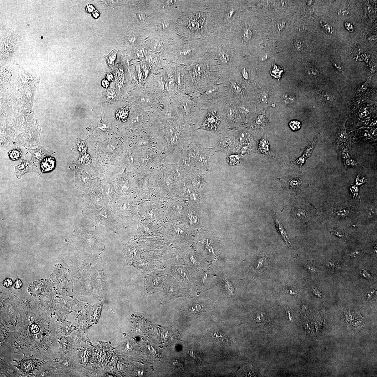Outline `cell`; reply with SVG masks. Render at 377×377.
Listing matches in <instances>:
<instances>
[{
	"label": "cell",
	"instance_id": "cell-21",
	"mask_svg": "<svg viewBox=\"0 0 377 377\" xmlns=\"http://www.w3.org/2000/svg\"><path fill=\"white\" fill-rule=\"evenodd\" d=\"M35 165L33 162L22 160L21 163L15 167L14 173L16 176L20 179L23 175L33 171L37 172L35 170L34 168ZM38 173V172H37Z\"/></svg>",
	"mask_w": 377,
	"mask_h": 377
},
{
	"label": "cell",
	"instance_id": "cell-53",
	"mask_svg": "<svg viewBox=\"0 0 377 377\" xmlns=\"http://www.w3.org/2000/svg\"><path fill=\"white\" fill-rule=\"evenodd\" d=\"M333 63L335 66H336V68L338 69H339L340 70L342 68V66L340 61H338V60L336 59H333Z\"/></svg>",
	"mask_w": 377,
	"mask_h": 377
},
{
	"label": "cell",
	"instance_id": "cell-16",
	"mask_svg": "<svg viewBox=\"0 0 377 377\" xmlns=\"http://www.w3.org/2000/svg\"><path fill=\"white\" fill-rule=\"evenodd\" d=\"M160 166L166 173L179 182H181L184 177L187 175L180 163L169 164L164 162Z\"/></svg>",
	"mask_w": 377,
	"mask_h": 377
},
{
	"label": "cell",
	"instance_id": "cell-40",
	"mask_svg": "<svg viewBox=\"0 0 377 377\" xmlns=\"http://www.w3.org/2000/svg\"><path fill=\"white\" fill-rule=\"evenodd\" d=\"M289 126L293 130H296L299 129L301 127V123L297 120H293L289 124Z\"/></svg>",
	"mask_w": 377,
	"mask_h": 377
},
{
	"label": "cell",
	"instance_id": "cell-50",
	"mask_svg": "<svg viewBox=\"0 0 377 377\" xmlns=\"http://www.w3.org/2000/svg\"><path fill=\"white\" fill-rule=\"evenodd\" d=\"M361 273L362 274L363 276L365 278L368 279H371L372 278V277L371 275L366 270H363L361 271Z\"/></svg>",
	"mask_w": 377,
	"mask_h": 377
},
{
	"label": "cell",
	"instance_id": "cell-15",
	"mask_svg": "<svg viewBox=\"0 0 377 377\" xmlns=\"http://www.w3.org/2000/svg\"><path fill=\"white\" fill-rule=\"evenodd\" d=\"M30 130L28 132L20 135L17 139V143L20 145L27 147H33L38 145L39 132Z\"/></svg>",
	"mask_w": 377,
	"mask_h": 377
},
{
	"label": "cell",
	"instance_id": "cell-25",
	"mask_svg": "<svg viewBox=\"0 0 377 377\" xmlns=\"http://www.w3.org/2000/svg\"><path fill=\"white\" fill-rule=\"evenodd\" d=\"M56 161L55 158L49 156L45 158L41 163L40 167L43 172L52 171L55 168Z\"/></svg>",
	"mask_w": 377,
	"mask_h": 377
},
{
	"label": "cell",
	"instance_id": "cell-54",
	"mask_svg": "<svg viewBox=\"0 0 377 377\" xmlns=\"http://www.w3.org/2000/svg\"><path fill=\"white\" fill-rule=\"evenodd\" d=\"M264 121L263 117L262 115H259L256 120V123L258 125H261Z\"/></svg>",
	"mask_w": 377,
	"mask_h": 377
},
{
	"label": "cell",
	"instance_id": "cell-24",
	"mask_svg": "<svg viewBox=\"0 0 377 377\" xmlns=\"http://www.w3.org/2000/svg\"><path fill=\"white\" fill-rule=\"evenodd\" d=\"M316 143L317 140L315 139L313 140L306 148L303 155L300 157L297 160L293 162V163L297 164L300 168H301L302 166L305 162L307 158H309L310 155H311L313 150L316 146Z\"/></svg>",
	"mask_w": 377,
	"mask_h": 377
},
{
	"label": "cell",
	"instance_id": "cell-31",
	"mask_svg": "<svg viewBox=\"0 0 377 377\" xmlns=\"http://www.w3.org/2000/svg\"><path fill=\"white\" fill-rule=\"evenodd\" d=\"M334 212L336 215L342 218H345L349 215V210L346 207H338L335 208Z\"/></svg>",
	"mask_w": 377,
	"mask_h": 377
},
{
	"label": "cell",
	"instance_id": "cell-33",
	"mask_svg": "<svg viewBox=\"0 0 377 377\" xmlns=\"http://www.w3.org/2000/svg\"><path fill=\"white\" fill-rule=\"evenodd\" d=\"M259 148L262 153L268 154L269 153V145L268 141L262 139L260 141Z\"/></svg>",
	"mask_w": 377,
	"mask_h": 377
},
{
	"label": "cell",
	"instance_id": "cell-23",
	"mask_svg": "<svg viewBox=\"0 0 377 377\" xmlns=\"http://www.w3.org/2000/svg\"><path fill=\"white\" fill-rule=\"evenodd\" d=\"M275 213H273V221L275 225V227L277 232L280 234V236L283 238V240L289 248H293L292 243L289 239V237L286 232L284 226L282 223L280 222L278 219L277 218Z\"/></svg>",
	"mask_w": 377,
	"mask_h": 377
},
{
	"label": "cell",
	"instance_id": "cell-4",
	"mask_svg": "<svg viewBox=\"0 0 377 377\" xmlns=\"http://www.w3.org/2000/svg\"><path fill=\"white\" fill-rule=\"evenodd\" d=\"M205 110H201L189 96L180 93L172 98L169 104L164 105L160 114L180 120L196 131L200 128L206 115Z\"/></svg>",
	"mask_w": 377,
	"mask_h": 377
},
{
	"label": "cell",
	"instance_id": "cell-2",
	"mask_svg": "<svg viewBox=\"0 0 377 377\" xmlns=\"http://www.w3.org/2000/svg\"><path fill=\"white\" fill-rule=\"evenodd\" d=\"M221 76L213 60L205 55L187 67L185 72V94L198 97L209 87L221 83Z\"/></svg>",
	"mask_w": 377,
	"mask_h": 377
},
{
	"label": "cell",
	"instance_id": "cell-38",
	"mask_svg": "<svg viewBox=\"0 0 377 377\" xmlns=\"http://www.w3.org/2000/svg\"><path fill=\"white\" fill-rule=\"evenodd\" d=\"M224 287L226 290L229 294L233 295L234 291V289L230 282L227 279L224 280Z\"/></svg>",
	"mask_w": 377,
	"mask_h": 377
},
{
	"label": "cell",
	"instance_id": "cell-9",
	"mask_svg": "<svg viewBox=\"0 0 377 377\" xmlns=\"http://www.w3.org/2000/svg\"><path fill=\"white\" fill-rule=\"evenodd\" d=\"M156 168L150 170H138L132 180L134 191L140 198H145L153 194V185Z\"/></svg>",
	"mask_w": 377,
	"mask_h": 377
},
{
	"label": "cell",
	"instance_id": "cell-8",
	"mask_svg": "<svg viewBox=\"0 0 377 377\" xmlns=\"http://www.w3.org/2000/svg\"><path fill=\"white\" fill-rule=\"evenodd\" d=\"M109 208L104 207L99 209H90L88 207L83 208V214L85 218L94 223L93 225L101 224L108 227L115 232L121 228H125L124 226L114 219Z\"/></svg>",
	"mask_w": 377,
	"mask_h": 377
},
{
	"label": "cell",
	"instance_id": "cell-17",
	"mask_svg": "<svg viewBox=\"0 0 377 377\" xmlns=\"http://www.w3.org/2000/svg\"><path fill=\"white\" fill-rule=\"evenodd\" d=\"M221 120V117L218 111L215 109L211 110H209L202 125L199 129L209 131L216 130Z\"/></svg>",
	"mask_w": 377,
	"mask_h": 377
},
{
	"label": "cell",
	"instance_id": "cell-34",
	"mask_svg": "<svg viewBox=\"0 0 377 377\" xmlns=\"http://www.w3.org/2000/svg\"><path fill=\"white\" fill-rule=\"evenodd\" d=\"M116 53L117 51L115 50H114L106 57L108 64L111 68H112L114 65V62L116 58Z\"/></svg>",
	"mask_w": 377,
	"mask_h": 377
},
{
	"label": "cell",
	"instance_id": "cell-10",
	"mask_svg": "<svg viewBox=\"0 0 377 377\" xmlns=\"http://www.w3.org/2000/svg\"><path fill=\"white\" fill-rule=\"evenodd\" d=\"M110 209L116 215L127 221H133L138 217V202L131 198L117 199Z\"/></svg>",
	"mask_w": 377,
	"mask_h": 377
},
{
	"label": "cell",
	"instance_id": "cell-63",
	"mask_svg": "<svg viewBox=\"0 0 377 377\" xmlns=\"http://www.w3.org/2000/svg\"><path fill=\"white\" fill-rule=\"evenodd\" d=\"M288 293L289 294H295V292H293V291L292 290L289 291Z\"/></svg>",
	"mask_w": 377,
	"mask_h": 377
},
{
	"label": "cell",
	"instance_id": "cell-60",
	"mask_svg": "<svg viewBox=\"0 0 377 377\" xmlns=\"http://www.w3.org/2000/svg\"><path fill=\"white\" fill-rule=\"evenodd\" d=\"M107 78L108 80L110 81H113L114 80L113 76L111 74H108L107 75Z\"/></svg>",
	"mask_w": 377,
	"mask_h": 377
},
{
	"label": "cell",
	"instance_id": "cell-51",
	"mask_svg": "<svg viewBox=\"0 0 377 377\" xmlns=\"http://www.w3.org/2000/svg\"><path fill=\"white\" fill-rule=\"evenodd\" d=\"M313 293L316 296L319 298H321L322 296V294L320 291L316 288H313Z\"/></svg>",
	"mask_w": 377,
	"mask_h": 377
},
{
	"label": "cell",
	"instance_id": "cell-22",
	"mask_svg": "<svg viewBox=\"0 0 377 377\" xmlns=\"http://www.w3.org/2000/svg\"><path fill=\"white\" fill-rule=\"evenodd\" d=\"M29 152L32 155L31 161L35 165L41 163L44 159L48 157L51 156L53 153L47 151L41 146L35 150L29 149Z\"/></svg>",
	"mask_w": 377,
	"mask_h": 377
},
{
	"label": "cell",
	"instance_id": "cell-19",
	"mask_svg": "<svg viewBox=\"0 0 377 377\" xmlns=\"http://www.w3.org/2000/svg\"><path fill=\"white\" fill-rule=\"evenodd\" d=\"M290 213L294 218L305 222H308L310 217L313 215V213H310V211L307 209L299 207L297 205L292 208Z\"/></svg>",
	"mask_w": 377,
	"mask_h": 377
},
{
	"label": "cell",
	"instance_id": "cell-27",
	"mask_svg": "<svg viewBox=\"0 0 377 377\" xmlns=\"http://www.w3.org/2000/svg\"><path fill=\"white\" fill-rule=\"evenodd\" d=\"M306 71L308 75L312 77H317L320 75V70L317 66L313 64L308 65L306 66Z\"/></svg>",
	"mask_w": 377,
	"mask_h": 377
},
{
	"label": "cell",
	"instance_id": "cell-32",
	"mask_svg": "<svg viewBox=\"0 0 377 377\" xmlns=\"http://www.w3.org/2000/svg\"><path fill=\"white\" fill-rule=\"evenodd\" d=\"M11 159L13 160H17L22 155V152L19 149H16L9 151L8 153Z\"/></svg>",
	"mask_w": 377,
	"mask_h": 377
},
{
	"label": "cell",
	"instance_id": "cell-62",
	"mask_svg": "<svg viewBox=\"0 0 377 377\" xmlns=\"http://www.w3.org/2000/svg\"><path fill=\"white\" fill-rule=\"evenodd\" d=\"M135 40V38L134 37H132L129 38V40L130 42H134Z\"/></svg>",
	"mask_w": 377,
	"mask_h": 377
},
{
	"label": "cell",
	"instance_id": "cell-52",
	"mask_svg": "<svg viewBox=\"0 0 377 377\" xmlns=\"http://www.w3.org/2000/svg\"><path fill=\"white\" fill-rule=\"evenodd\" d=\"M242 75L244 79L248 80L249 79V74L245 68H244L242 72Z\"/></svg>",
	"mask_w": 377,
	"mask_h": 377
},
{
	"label": "cell",
	"instance_id": "cell-44",
	"mask_svg": "<svg viewBox=\"0 0 377 377\" xmlns=\"http://www.w3.org/2000/svg\"><path fill=\"white\" fill-rule=\"evenodd\" d=\"M349 13V8L345 7L340 8L338 11V14L343 16H347Z\"/></svg>",
	"mask_w": 377,
	"mask_h": 377
},
{
	"label": "cell",
	"instance_id": "cell-42",
	"mask_svg": "<svg viewBox=\"0 0 377 377\" xmlns=\"http://www.w3.org/2000/svg\"><path fill=\"white\" fill-rule=\"evenodd\" d=\"M170 26V23L166 21H162L159 24L158 26L159 28L162 30L167 29Z\"/></svg>",
	"mask_w": 377,
	"mask_h": 377
},
{
	"label": "cell",
	"instance_id": "cell-11",
	"mask_svg": "<svg viewBox=\"0 0 377 377\" xmlns=\"http://www.w3.org/2000/svg\"><path fill=\"white\" fill-rule=\"evenodd\" d=\"M140 169L150 170L157 168L165 162L167 156L150 149L139 150Z\"/></svg>",
	"mask_w": 377,
	"mask_h": 377
},
{
	"label": "cell",
	"instance_id": "cell-49",
	"mask_svg": "<svg viewBox=\"0 0 377 377\" xmlns=\"http://www.w3.org/2000/svg\"><path fill=\"white\" fill-rule=\"evenodd\" d=\"M331 233L332 234H333L335 235L336 236L340 238H343L345 237V234L343 232H339L336 231H330Z\"/></svg>",
	"mask_w": 377,
	"mask_h": 377
},
{
	"label": "cell",
	"instance_id": "cell-18",
	"mask_svg": "<svg viewBox=\"0 0 377 377\" xmlns=\"http://www.w3.org/2000/svg\"><path fill=\"white\" fill-rule=\"evenodd\" d=\"M283 186H286L289 189L297 192L299 190L305 188L307 184L297 175L293 174L287 176L285 179H279Z\"/></svg>",
	"mask_w": 377,
	"mask_h": 377
},
{
	"label": "cell",
	"instance_id": "cell-20",
	"mask_svg": "<svg viewBox=\"0 0 377 377\" xmlns=\"http://www.w3.org/2000/svg\"><path fill=\"white\" fill-rule=\"evenodd\" d=\"M235 144L236 143L233 135L227 137L221 136L219 138L217 147L223 152L228 153L233 150Z\"/></svg>",
	"mask_w": 377,
	"mask_h": 377
},
{
	"label": "cell",
	"instance_id": "cell-35",
	"mask_svg": "<svg viewBox=\"0 0 377 377\" xmlns=\"http://www.w3.org/2000/svg\"><path fill=\"white\" fill-rule=\"evenodd\" d=\"M283 99L286 104H290L294 103L296 100L297 97L294 94L287 93L283 96Z\"/></svg>",
	"mask_w": 377,
	"mask_h": 377
},
{
	"label": "cell",
	"instance_id": "cell-59",
	"mask_svg": "<svg viewBox=\"0 0 377 377\" xmlns=\"http://www.w3.org/2000/svg\"><path fill=\"white\" fill-rule=\"evenodd\" d=\"M102 85L103 87L107 88L109 85V81L106 80H104L102 81Z\"/></svg>",
	"mask_w": 377,
	"mask_h": 377
},
{
	"label": "cell",
	"instance_id": "cell-55",
	"mask_svg": "<svg viewBox=\"0 0 377 377\" xmlns=\"http://www.w3.org/2000/svg\"><path fill=\"white\" fill-rule=\"evenodd\" d=\"M264 261L263 258H261L259 259L257 262V266H256V269H258L263 267L262 266H263V265Z\"/></svg>",
	"mask_w": 377,
	"mask_h": 377
},
{
	"label": "cell",
	"instance_id": "cell-14",
	"mask_svg": "<svg viewBox=\"0 0 377 377\" xmlns=\"http://www.w3.org/2000/svg\"><path fill=\"white\" fill-rule=\"evenodd\" d=\"M134 173H126L120 177L115 183L116 191L120 196L126 195L134 191L132 176Z\"/></svg>",
	"mask_w": 377,
	"mask_h": 377
},
{
	"label": "cell",
	"instance_id": "cell-57",
	"mask_svg": "<svg viewBox=\"0 0 377 377\" xmlns=\"http://www.w3.org/2000/svg\"><path fill=\"white\" fill-rule=\"evenodd\" d=\"M22 285V283L20 280H17L14 283V287L16 288H19Z\"/></svg>",
	"mask_w": 377,
	"mask_h": 377
},
{
	"label": "cell",
	"instance_id": "cell-56",
	"mask_svg": "<svg viewBox=\"0 0 377 377\" xmlns=\"http://www.w3.org/2000/svg\"><path fill=\"white\" fill-rule=\"evenodd\" d=\"M13 284V282L9 279H6L4 282V285L7 288H9Z\"/></svg>",
	"mask_w": 377,
	"mask_h": 377
},
{
	"label": "cell",
	"instance_id": "cell-41",
	"mask_svg": "<svg viewBox=\"0 0 377 377\" xmlns=\"http://www.w3.org/2000/svg\"><path fill=\"white\" fill-rule=\"evenodd\" d=\"M294 48L298 51H300L303 49L304 44L303 42L299 39H296L294 41Z\"/></svg>",
	"mask_w": 377,
	"mask_h": 377
},
{
	"label": "cell",
	"instance_id": "cell-1",
	"mask_svg": "<svg viewBox=\"0 0 377 377\" xmlns=\"http://www.w3.org/2000/svg\"><path fill=\"white\" fill-rule=\"evenodd\" d=\"M146 130L167 156L181 151L194 138L195 131L180 120L161 116H153Z\"/></svg>",
	"mask_w": 377,
	"mask_h": 377
},
{
	"label": "cell",
	"instance_id": "cell-26",
	"mask_svg": "<svg viewBox=\"0 0 377 377\" xmlns=\"http://www.w3.org/2000/svg\"><path fill=\"white\" fill-rule=\"evenodd\" d=\"M241 37L242 44H245L251 40L253 35L252 29L247 25L243 27L241 31Z\"/></svg>",
	"mask_w": 377,
	"mask_h": 377
},
{
	"label": "cell",
	"instance_id": "cell-39",
	"mask_svg": "<svg viewBox=\"0 0 377 377\" xmlns=\"http://www.w3.org/2000/svg\"><path fill=\"white\" fill-rule=\"evenodd\" d=\"M116 94L114 90H107L105 94V98L108 101H113L116 97Z\"/></svg>",
	"mask_w": 377,
	"mask_h": 377
},
{
	"label": "cell",
	"instance_id": "cell-28",
	"mask_svg": "<svg viewBox=\"0 0 377 377\" xmlns=\"http://www.w3.org/2000/svg\"><path fill=\"white\" fill-rule=\"evenodd\" d=\"M129 108L126 107L120 110L117 113V117L119 120L123 122L127 121L129 114Z\"/></svg>",
	"mask_w": 377,
	"mask_h": 377
},
{
	"label": "cell",
	"instance_id": "cell-46",
	"mask_svg": "<svg viewBox=\"0 0 377 377\" xmlns=\"http://www.w3.org/2000/svg\"><path fill=\"white\" fill-rule=\"evenodd\" d=\"M268 94L266 92H262L260 96V101L262 103H265L267 100Z\"/></svg>",
	"mask_w": 377,
	"mask_h": 377
},
{
	"label": "cell",
	"instance_id": "cell-12",
	"mask_svg": "<svg viewBox=\"0 0 377 377\" xmlns=\"http://www.w3.org/2000/svg\"><path fill=\"white\" fill-rule=\"evenodd\" d=\"M135 112L129 117L127 125L136 132L145 130L148 127L151 119L155 112L135 110Z\"/></svg>",
	"mask_w": 377,
	"mask_h": 377
},
{
	"label": "cell",
	"instance_id": "cell-3",
	"mask_svg": "<svg viewBox=\"0 0 377 377\" xmlns=\"http://www.w3.org/2000/svg\"><path fill=\"white\" fill-rule=\"evenodd\" d=\"M206 41V54L215 62L221 78L236 71L237 49L224 35L214 34Z\"/></svg>",
	"mask_w": 377,
	"mask_h": 377
},
{
	"label": "cell",
	"instance_id": "cell-45",
	"mask_svg": "<svg viewBox=\"0 0 377 377\" xmlns=\"http://www.w3.org/2000/svg\"><path fill=\"white\" fill-rule=\"evenodd\" d=\"M98 128L99 130L104 131L107 130L109 128V125L105 123H100L98 125Z\"/></svg>",
	"mask_w": 377,
	"mask_h": 377
},
{
	"label": "cell",
	"instance_id": "cell-29",
	"mask_svg": "<svg viewBox=\"0 0 377 377\" xmlns=\"http://www.w3.org/2000/svg\"><path fill=\"white\" fill-rule=\"evenodd\" d=\"M283 71V69L279 66L275 64H273L272 68L271 69L270 73L271 76L279 79L281 77Z\"/></svg>",
	"mask_w": 377,
	"mask_h": 377
},
{
	"label": "cell",
	"instance_id": "cell-6",
	"mask_svg": "<svg viewBox=\"0 0 377 377\" xmlns=\"http://www.w3.org/2000/svg\"><path fill=\"white\" fill-rule=\"evenodd\" d=\"M180 183L166 173L160 166L155 170L153 194L157 197L173 199L176 196Z\"/></svg>",
	"mask_w": 377,
	"mask_h": 377
},
{
	"label": "cell",
	"instance_id": "cell-61",
	"mask_svg": "<svg viewBox=\"0 0 377 377\" xmlns=\"http://www.w3.org/2000/svg\"><path fill=\"white\" fill-rule=\"evenodd\" d=\"M93 16L95 18H98L99 17V12L98 11L95 10V11H94V12H93Z\"/></svg>",
	"mask_w": 377,
	"mask_h": 377
},
{
	"label": "cell",
	"instance_id": "cell-58",
	"mask_svg": "<svg viewBox=\"0 0 377 377\" xmlns=\"http://www.w3.org/2000/svg\"><path fill=\"white\" fill-rule=\"evenodd\" d=\"M87 10L89 13H92L95 11V8L91 5H88L87 6Z\"/></svg>",
	"mask_w": 377,
	"mask_h": 377
},
{
	"label": "cell",
	"instance_id": "cell-43",
	"mask_svg": "<svg viewBox=\"0 0 377 377\" xmlns=\"http://www.w3.org/2000/svg\"><path fill=\"white\" fill-rule=\"evenodd\" d=\"M305 267L310 272L312 273H318V269H317L315 267L313 266L311 264H306L305 265Z\"/></svg>",
	"mask_w": 377,
	"mask_h": 377
},
{
	"label": "cell",
	"instance_id": "cell-36",
	"mask_svg": "<svg viewBox=\"0 0 377 377\" xmlns=\"http://www.w3.org/2000/svg\"><path fill=\"white\" fill-rule=\"evenodd\" d=\"M320 96L323 102L328 103V102H331L333 100L332 95L329 92H323L321 93Z\"/></svg>",
	"mask_w": 377,
	"mask_h": 377
},
{
	"label": "cell",
	"instance_id": "cell-37",
	"mask_svg": "<svg viewBox=\"0 0 377 377\" xmlns=\"http://www.w3.org/2000/svg\"><path fill=\"white\" fill-rule=\"evenodd\" d=\"M338 140L340 142H345L348 140V134L344 129H342L339 132Z\"/></svg>",
	"mask_w": 377,
	"mask_h": 377
},
{
	"label": "cell",
	"instance_id": "cell-7",
	"mask_svg": "<svg viewBox=\"0 0 377 377\" xmlns=\"http://www.w3.org/2000/svg\"><path fill=\"white\" fill-rule=\"evenodd\" d=\"M135 110L155 112L162 105L155 93L144 85L139 86L131 98Z\"/></svg>",
	"mask_w": 377,
	"mask_h": 377
},
{
	"label": "cell",
	"instance_id": "cell-48",
	"mask_svg": "<svg viewBox=\"0 0 377 377\" xmlns=\"http://www.w3.org/2000/svg\"><path fill=\"white\" fill-rule=\"evenodd\" d=\"M285 25V23L283 21H280L277 23L276 28L279 31H281L284 28Z\"/></svg>",
	"mask_w": 377,
	"mask_h": 377
},
{
	"label": "cell",
	"instance_id": "cell-30",
	"mask_svg": "<svg viewBox=\"0 0 377 377\" xmlns=\"http://www.w3.org/2000/svg\"><path fill=\"white\" fill-rule=\"evenodd\" d=\"M227 160L229 165L232 166L239 165L241 162V158L237 155H232L229 156Z\"/></svg>",
	"mask_w": 377,
	"mask_h": 377
},
{
	"label": "cell",
	"instance_id": "cell-13",
	"mask_svg": "<svg viewBox=\"0 0 377 377\" xmlns=\"http://www.w3.org/2000/svg\"><path fill=\"white\" fill-rule=\"evenodd\" d=\"M95 186L85 192V198L88 204L87 207L90 209H96L107 207L103 193L100 191L101 188Z\"/></svg>",
	"mask_w": 377,
	"mask_h": 377
},
{
	"label": "cell",
	"instance_id": "cell-47",
	"mask_svg": "<svg viewBox=\"0 0 377 377\" xmlns=\"http://www.w3.org/2000/svg\"><path fill=\"white\" fill-rule=\"evenodd\" d=\"M137 19L141 22H144L145 21L146 19V15L144 13H137L136 14Z\"/></svg>",
	"mask_w": 377,
	"mask_h": 377
},
{
	"label": "cell",
	"instance_id": "cell-5",
	"mask_svg": "<svg viewBox=\"0 0 377 377\" xmlns=\"http://www.w3.org/2000/svg\"><path fill=\"white\" fill-rule=\"evenodd\" d=\"M192 98L201 110H217L228 102L227 88L222 83L216 84L198 97Z\"/></svg>",
	"mask_w": 377,
	"mask_h": 377
}]
</instances>
